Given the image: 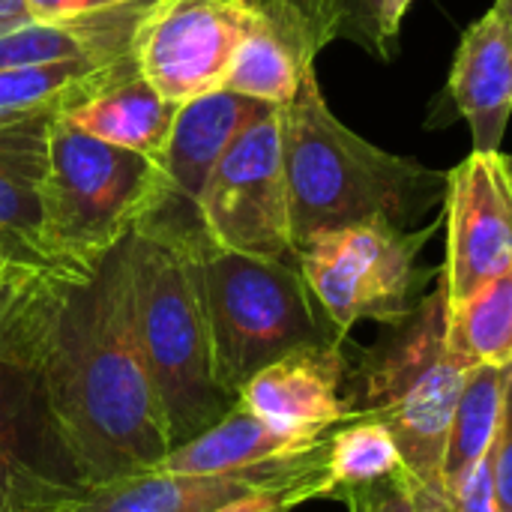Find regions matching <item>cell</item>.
<instances>
[{
    "mask_svg": "<svg viewBox=\"0 0 512 512\" xmlns=\"http://www.w3.org/2000/svg\"><path fill=\"white\" fill-rule=\"evenodd\" d=\"M3 501H6V489L0 486V512H3Z\"/></svg>",
    "mask_w": 512,
    "mask_h": 512,
    "instance_id": "e575fe53",
    "label": "cell"
},
{
    "mask_svg": "<svg viewBox=\"0 0 512 512\" xmlns=\"http://www.w3.org/2000/svg\"><path fill=\"white\" fill-rule=\"evenodd\" d=\"M324 447L291 462L237 474H177L147 468L108 483H78L48 471H21L6 486L3 512H216L252 492L303 489L321 498Z\"/></svg>",
    "mask_w": 512,
    "mask_h": 512,
    "instance_id": "ba28073f",
    "label": "cell"
},
{
    "mask_svg": "<svg viewBox=\"0 0 512 512\" xmlns=\"http://www.w3.org/2000/svg\"><path fill=\"white\" fill-rule=\"evenodd\" d=\"M177 111L180 105L165 99L132 63L63 117L81 132L147 156L162 168Z\"/></svg>",
    "mask_w": 512,
    "mask_h": 512,
    "instance_id": "2e32d148",
    "label": "cell"
},
{
    "mask_svg": "<svg viewBox=\"0 0 512 512\" xmlns=\"http://www.w3.org/2000/svg\"><path fill=\"white\" fill-rule=\"evenodd\" d=\"M141 0H24V12L36 21H72L99 12H111L120 6H132Z\"/></svg>",
    "mask_w": 512,
    "mask_h": 512,
    "instance_id": "f1b7e54d",
    "label": "cell"
},
{
    "mask_svg": "<svg viewBox=\"0 0 512 512\" xmlns=\"http://www.w3.org/2000/svg\"><path fill=\"white\" fill-rule=\"evenodd\" d=\"M252 21L267 30L303 72L315 69L318 54L342 39L345 0H243Z\"/></svg>",
    "mask_w": 512,
    "mask_h": 512,
    "instance_id": "603a6c76",
    "label": "cell"
},
{
    "mask_svg": "<svg viewBox=\"0 0 512 512\" xmlns=\"http://www.w3.org/2000/svg\"><path fill=\"white\" fill-rule=\"evenodd\" d=\"M447 258L441 285L450 309L512 267V159L471 150L447 171Z\"/></svg>",
    "mask_w": 512,
    "mask_h": 512,
    "instance_id": "8fae6325",
    "label": "cell"
},
{
    "mask_svg": "<svg viewBox=\"0 0 512 512\" xmlns=\"http://www.w3.org/2000/svg\"><path fill=\"white\" fill-rule=\"evenodd\" d=\"M447 345L468 369L512 363V267L450 309Z\"/></svg>",
    "mask_w": 512,
    "mask_h": 512,
    "instance_id": "7402d4cb",
    "label": "cell"
},
{
    "mask_svg": "<svg viewBox=\"0 0 512 512\" xmlns=\"http://www.w3.org/2000/svg\"><path fill=\"white\" fill-rule=\"evenodd\" d=\"M444 219L408 231L387 219H369L321 231L297 246V267L339 336L360 321L402 324L420 297V252Z\"/></svg>",
    "mask_w": 512,
    "mask_h": 512,
    "instance_id": "52a82bcc",
    "label": "cell"
},
{
    "mask_svg": "<svg viewBox=\"0 0 512 512\" xmlns=\"http://www.w3.org/2000/svg\"><path fill=\"white\" fill-rule=\"evenodd\" d=\"M342 378V342L309 345L249 378L237 402L285 435L324 438L333 426L360 417L342 399Z\"/></svg>",
    "mask_w": 512,
    "mask_h": 512,
    "instance_id": "7c38bea8",
    "label": "cell"
},
{
    "mask_svg": "<svg viewBox=\"0 0 512 512\" xmlns=\"http://www.w3.org/2000/svg\"><path fill=\"white\" fill-rule=\"evenodd\" d=\"M165 198L168 183L156 162L81 132L63 114L54 117L42 186V255L48 264L90 273Z\"/></svg>",
    "mask_w": 512,
    "mask_h": 512,
    "instance_id": "277c9868",
    "label": "cell"
},
{
    "mask_svg": "<svg viewBox=\"0 0 512 512\" xmlns=\"http://www.w3.org/2000/svg\"><path fill=\"white\" fill-rule=\"evenodd\" d=\"M411 3L414 0H345L342 39H351L378 60H393Z\"/></svg>",
    "mask_w": 512,
    "mask_h": 512,
    "instance_id": "484cf974",
    "label": "cell"
},
{
    "mask_svg": "<svg viewBox=\"0 0 512 512\" xmlns=\"http://www.w3.org/2000/svg\"><path fill=\"white\" fill-rule=\"evenodd\" d=\"M351 507L354 512H384V498H372V495H366L363 501H351Z\"/></svg>",
    "mask_w": 512,
    "mask_h": 512,
    "instance_id": "1f68e13d",
    "label": "cell"
},
{
    "mask_svg": "<svg viewBox=\"0 0 512 512\" xmlns=\"http://www.w3.org/2000/svg\"><path fill=\"white\" fill-rule=\"evenodd\" d=\"M492 465L498 480V504L501 512H512V363L507 372V390H504V408H501V426L492 447Z\"/></svg>",
    "mask_w": 512,
    "mask_h": 512,
    "instance_id": "83f0119b",
    "label": "cell"
},
{
    "mask_svg": "<svg viewBox=\"0 0 512 512\" xmlns=\"http://www.w3.org/2000/svg\"><path fill=\"white\" fill-rule=\"evenodd\" d=\"M402 468L405 459L393 432L381 420L360 414L336 435H327L321 498H336L342 492L348 498L354 492H366L369 486L396 477Z\"/></svg>",
    "mask_w": 512,
    "mask_h": 512,
    "instance_id": "ffe728a7",
    "label": "cell"
},
{
    "mask_svg": "<svg viewBox=\"0 0 512 512\" xmlns=\"http://www.w3.org/2000/svg\"><path fill=\"white\" fill-rule=\"evenodd\" d=\"M204 240V228L171 222H147L129 234L138 336L171 450L207 432L237 402L222 390L213 369L201 291Z\"/></svg>",
    "mask_w": 512,
    "mask_h": 512,
    "instance_id": "3957f363",
    "label": "cell"
},
{
    "mask_svg": "<svg viewBox=\"0 0 512 512\" xmlns=\"http://www.w3.org/2000/svg\"><path fill=\"white\" fill-rule=\"evenodd\" d=\"M303 75L306 72L297 66V60L267 30H261L255 21H249L246 36L231 60L222 90H231V93L246 96L261 105L282 108L297 96Z\"/></svg>",
    "mask_w": 512,
    "mask_h": 512,
    "instance_id": "d4e9b609",
    "label": "cell"
},
{
    "mask_svg": "<svg viewBox=\"0 0 512 512\" xmlns=\"http://www.w3.org/2000/svg\"><path fill=\"white\" fill-rule=\"evenodd\" d=\"M312 501L303 489H273V492H252L237 501H228L216 512H291L297 504Z\"/></svg>",
    "mask_w": 512,
    "mask_h": 512,
    "instance_id": "4dcf8cb0",
    "label": "cell"
},
{
    "mask_svg": "<svg viewBox=\"0 0 512 512\" xmlns=\"http://www.w3.org/2000/svg\"><path fill=\"white\" fill-rule=\"evenodd\" d=\"M9 264H18V261H12V258L3 252V246H0V270H3V267H9Z\"/></svg>",
    "mask_w": 512,
    "mask_h": 512,
    "instance_id": "d6a6232c",
    "label": "cell"
},
{
    "mask_svg": "<svg viewBox=\"0 0 512 512\" xmlns=\"http://www.w3.org/2000/svg\"><path fill=\"white\" fill-rule=\"evenodd\" d=\"M291 198V237H309L369 219L408 228L447 198V171L396 156L348 129L327 105L315 69L279 108Z\"/></svg>",
    "mask_w": 512,
    "mask_h": 512,
    "instance_id": "7a4b0ae2",
    "label": "cell"
},
{
    "mask_svg": "<svg viewBox=\"0 0 512 512\" xmlns=\"http://www.w3.org/2000/svg\"><path fill=\"white\" fill-rule=\"evenodd\" d=\"M57 114L48 108L0 114V246L18 264L54 267L42 255V186Z\"/></svg>",
    "mask_w": 512,
    "mask_h": 512,
    "instance_id": "5bb4252c",
    "label": "cell"
},
{
    "mask_svg": "<svg viewBox=\"0 0 512 512\" xmlns=\"http://www.w3.org/2000/svg\"><path fill=\"white\" fill-rule=\"evenodd\" d=\"M36 375L51 441L72 480L108 483L171 453L138 336L129 237L72 282Z\"/></svg>",
    "mask_w": 512,
    "mask_h": 512,
    "instance_id": "6da1fadb",
    "label": "cell"
},
{
    "mask_svg": "<svg viewBox=\"0 0 512 512\" xmlns=\"http://www.w3.org/2000/svg\"><path fill=\"white\" fill-rule=\"evenodd\" d=\"M495 3H498V6H501V9H504V12L512 18V0H495Z\"/></svg>",
    "mask_w": 512,
    "mask_h": 512,
    "instance_id": "836d02e7",
    "label": "cell"
},
{
    "mask_svg": "<svg viewBox=\"0 0 512 512\" xmlns=\"http://www.w3.org/2000/svg\"><path fill=\"white\" fill-rule=\"evenodd\" d=\"M132 63V54H126L117 60H63L0 69V114L39 108L63 114L93 96Z\"/></svg>",
    "mask_w": 512,
    "mask_h": 512,
    "instance_id": "d6986e66",
    "label": "cell"
},
{
    "mask_svg": "<svg viewBox=\"0 0 512 512\" xmlns=\"http://www.w3.org/2000/svg\"><path fill=\"white\" fill-rule=\"evenodd\" d=\"M201 291L216 381L237 399L270 363L345 336L315 303L297 261L255 258L201 243Z\"/></svg>",
    "mask_w": 512,
    "mask_h": 512,
    "instance_id": "5b68a950",
    "label": "cell"
},
{
    "mask_svg": "<svg viewBox=\"0 0 512 512\" xmlns=\"http://www.w3.org/2000/svg\"><path fill=\"white\" fill-rule=\"evenodd\" d=\"M249 21L243 0H150L132 33L135 69L174 105L216 93Z\"/></svg>",
    "mask_w": 512,
    "mask_h": 512,
    "instance_id": "30bf717a",
    "label": "cell"
},
{
    "mask_svg": "<svg viewBox=\"0 0 512 512\" xmlns=\"http://www.w3.org/2000/svg\"><path fill=\"white\" fill-rule=\"evenodd\" d=\"M324 444L327 435L324 438L285 435L267 426L264 420H258L240 402H234L219 423H213L198 438L174 447L156 468L177 471V474H237V471L300 459Z\"/></svg>",
    "mask_w": 512,
    "mask_h": 512,
    "instance_id": "e0dca14e",
    "label": "cell"
},
{
    "mask_svg": "<svg viewBox=\"0 0 512 512\" xmlns=\"http://www.w3.org/2000/svg\"><path fill=\"white\" fill-rule=\"evenodd\" d=\"M507 366H474L468 372V381L462 387L450 441L444 453L441 483H453L468 468H474L483 456L492 453L498 426H501V408H504V390H507Z\"/></svg>",
    "mask_w": 512,
    "mask_h": 512,
    "instance_id": "44dd1931",
    "label": "cell"
},
{
    "mask_svg": "<svg viewBox=\"0 0 512 512\" xmlns=\"http://www.w3.org/2000/svg\"><path fill=\"white\" fill-rule=\"evenodd\" d=\"M444 489H447L456 512H501L492 453L483 456L474 468H468L462 477H456Z\"/></svg>",
    "mask_w": 512,
    "mask_h": 512,
    "instance_id": "4316f807",
    "label": "cell"
},
{
    "mask_svg": "<svg viewBox=\"0 0 512 512\" xmlns=\"http://www.w3.org/2000/svg\"><path fill=\"white\" fill-rule=\"evenodd\" d=\"M42 408L39 375L33 369L0 363V486L6 489L21 471H48L36 462V429L48 420H36Z\"/></svg>",
    "mask_w": 512,
    "mask_h": 512,
    "instance_id": "cb8c5ba5",
    "label": "cell"
},
{
    "mask_svg": "<svg viewBox=\"0 0 512 512\" xmlns=\"http://www.w3.org/2000/svg\"><path fill=\"white\" fill-rule=\"evenodd\" d=\"M447 96L468 120L474 150H501L512 114V18L498 3L462 33Z\"/></svg>",
    "mask_w": 512,
    "mask_h": 512,
    "instance_id": "9a60e30c",
    "label": "cell"
},
{
    "mask_svg": "<svg viewBox=\"0 0 512 512\" xmlns=\"http://www.w3.org/2000/svg\"><path fill=\"white\" fill-rule=\"evenodd\" d=\"M396 480H399V489L405 498V512H456L444 486L426 483V480L414 477L408 468H402L396 474Z\"/></svg>",
    "mask_w": 512,
    "mask_h": 512,
    "instance_id": "f546056e",
    "label": "cell"
},
{
    "mask_svg": "<svg viewBox=\"0 0 512 512\" xmlns=\"http://www.w3.org/2000/svg\"><path fill=\"white\" fill-rule=\"evenodd\" d=\"M261 108H264L261 102H252L231 90H216V93H207L201 99L180 105L171 138H168V150L162 159L168 198L150 219L201 225L198 204H201V195L207 189L213 168L219 165L231 141L243 132V126Z\"/></svg>",
    "mask_w": 512,
    "mask_h": 512,
    "instance_id": "4fadbf2b",
    "label": "cell"
},
{
    "mask_svg": "<svg viewBox=\"0 0 512 512\" xmlns=\"http://www.w3.org/2000/svg\"><path fill=\"white\" fill-rule=\"evenodd\" d=\"M396 327V339L366 366L369 408L363 414L393 432L414 477L444 486L450 426L471 372L447 345L450 303L444 285L438 282Z\"/></svg>",
    "mask_w": 512,
    "mask_h": 512,
    "instance_id": "8992f818",
    "label": "cell"
},
{
    "mask_svg": "<svg viewBox=\"0 0 512 512\" xmlns=\"http://www.w3.org/2000/svg\"><path fill=\"white\" fill-rule=\"evenodd\" d=\"M81 276L87 273L42 264H9L0 270V363L39 372L66 291Z\"/></svg>",
    "mask_w": 512,
    "mask_h": 512,
    "instance_id": "ac0fdd59",
    "label": "cell"
},
{
    "mask_svg": "<svg viewBox=\"0 0 512 512\" xmlns=\"http://www.w3.org/2000/svg\"><path fill=\"white\" fill-rule=\"evenodd\" d=\"M207 237L231 252L297 261L279 108L264 105L213 168L198 204Z\"/></svg>",
    "mask_w": 512,
    "mask_h": 512,
    "instance_id": "9c48e42d",
    "label": "cell"
}]
</instances>
